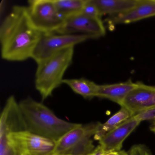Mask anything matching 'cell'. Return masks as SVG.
<instances>
[{
    "mask_svg": "<svg viewBox=\"0 0 155 155\" xmlns=\"http://www.w3.org/2000/svg\"><path fill=\"white\" fill-rule=\"evenodd\" d=\"M105 154L106 153L104 152L103 149L99 145L97 147H96L95 150L93 152V155H105Z\"/></svg>",
    "mask_w": 155,
    "mask_h": 155,
    "instance_id": "21",
    "label": "cell"
},
{
    "mask_svg": "<svg viewBox=\"0 0 155 155\" xmlns=\"http://www.w3.org/2000/svg\"><path fill=\"white\" fill-rule=\"evenodd\" d=\"M81 13L93 18H101L99 11L93 0H87L86 4Z\"/></svg>",
    "mask_w": 155,
    "mask_h": 155,
    "instance_id": "18",
    "label": "cell"
},
{
    "mask_svg": "<svg viewBox=\"0 0 155 155\" xmlns=\"http://www.w3.org/2000/svg\"><path fill=\"white\" fill-rule=\"evenodd\" d=\"M27 7L31 22L42 34L56 33L65 21L53 0H30Z\"/></svg>",
    "mask_w": 155,
    "mask_h": 155,
    "instance_id": "5",
    "label": "cell"
},
{
    "mask_svg": "<svg viewBox=\"0 0 155 155\" xmlns=\"http://www.w3.org/2000/svg\"><path fill=\"white\" fill-rule=\"evenodd\" d=\"M101 17L117 15L126 12L135 7L139 0H93Z\"/></svg>",
    "mask_w": 155,
    "mask_h": 155,
    "instance_id": "13",
    "label": "cell"
},
{
    "mask_svg": "<svg viewBox=\"0 0 155 155\" xmlns=\"http://www.w3.org/2000/svg\"><path fill=\"white\" fill-rule=\"evenodd\" d=\"M93 155V153H92V154H90V155Z\"/></svg>",
    "mask_w": 155,
    "mask_h": 155,
    "instance_id": "25",
    "label": "cell"
},
{
    "mask_svg": "<svg viewBox=\"0 0 155 155\" xmlns=\"http://www.w3.org/2000/svg\"><path fill=\"white\" fill-rule=\"evenodd\" d=\"M106 32L101 18L81 13L65 20L63 25L56 33L85 34L96 39L105 36Z\"/></svg>",
    "mask_w": 155,
    "mask_h": 155,
    "instance_id": "8",
    "label": "cell"
},
{
    "mask_svg": "<svg viewBox=\"0 0 155 155\" xmlns=\"http://www.w3.org/2000/svg\"><path fill=\"white\" fill-rule=\"evenodd\" d=\"M140 121L132 116L122 124L103 136L99 140V145L105 153L119 152L122 147L123 142L135 130Z\"/></svg>",
    "mask_w": 155,
    "mask_h": 155,
    "instance_id": "10",
    "label": "cell"
},
{
    "mask_svg": "<svg viewBox=\"0 0 155 155\" xmlns=\"http://www.w3.org/2000/svg\"><path fill=\"white\" fill-rule=\"evenodd\" d=\"M42 34L31 22L27 7L14 6L0 26L2 58L16 62L32 58Z\"/></svg>",
    "mask_w": 155,
    "mask_h": 155,
    "instance_id": "1",
    "label": "cell"
},
{
    "mask_svg": "<svg viewBox=\"0 0 155 155\" xmlns=\"http://www.w3.org/2000/svg\"><path fill=\"white\" fill-rule=\"evenodd\" d=\"M87 0H53L60 14L65 20L81 13Z\"/></svg>",
    "mask_w": 155,
    "mask_h": 155,
    "instance_id": "16",
    "label": "cell"
},
{
    "mask_svg": "<svg viewBox=\"0 0 155 155\" xmlns=\"http://www.w3.org/2000/svg\"><path fill=\"white\" fill-rule=\"evenodd\" d=\"M101 123L91 122L71 130L56 143L53 155H89L95 147L93 138Z\"/></svg>",
    "mask_w": 155,
    "mask_h": 155,
    "instance_id": "4",
    "label": "cell"
},
{
    "mask_svg": "<svg viewBox=\"0 0 155 155\" xmlns=\"http://www.w3.org/2000/svg\"><path fill=\"white\" fill-rule=\"evenodd\" d=\"M150 130L155 133V122L152 125L151 127H150Z\"/></svg>",
    "mask_w": 155,
    "mask_h": 155,
    "instance_id": "24",
    "label": "cell"
},
{
    "mask_svg": "<svg viewBox=\"0 0 155 155\" xmlns=\"http://www.w3.org/2000/svg\"><path fill=\"white\" fill-rule=\"evenodd\" d=\"M7 140L18 155H53L57 143L28 130L11 132Z\"/></svg>",
    "mask_w": 155,
    "mask_h": 155,
    "instance_id": "6",
    "label": "cell"
},
{
    "mask_svg": "<svg viewBox=\"0 0 155 155\" xmlns=\"http://www.w3.org/2000/svg\"><path fill=\"white\" fill-rule=\"evenodd\" d=\"M120 106L127 110L132 116L151 108L155 106V87L137 82Z\"/></svg>",
    "mask_w": 155,
    "mask_h": 155,
    "instance_id": "9",
    "label": "cell"
},
{
    "mask_svg": "<svg viewBox=\"0 0 155 155\" xmlns=\"http://www.w3.org/2000/svg\"><path fill=\"white\" fill-rule=\"evenodd\" d=\"M105 155H120L119 152H110L106 153Z\"/></svg>",
    "mask_w": 155,
    "mask_h": 155,
    "instance_id": "22",
    "label": "cell"
},
{
    "mask_svg": "<svg viewBox=\"0 0 155 155\" xmlns=\"http://www.w3.org/2000/svg\"><path fill=\"white\" fill-rule=\"evenodd\" d=\"M132 117L131 113L127 110L121 107L118 111L111 116L105 123H101L94 136V139L99 141L106 134Z\"/></svg>",
    "mask_w": 155,
    "mask_h": 155,
    "instance_id": "15",
    "label": "cell"
},
{
    "mask_svg": "<svg viewBox=\"0 0 155 155\" xmlns=\"http://www.w3.org/2000/svg\"><path fill=\"white\" fill-rule=\"evenodd\" d=\"M120 155H129L128 152H126L124 150H120Z\"/></svg>",
    "mask_w": 155,
    "mask_h": 155,
    "instance_id": "23",
    "label": "cell"
},
{
    "mask_svg": "<svg viewBox=\"0 0 155 155\" xmlns=\"http://www.w3.org/2000/svg\"><path fill=\"white\" fill-rule=\"evenodd\" d=\"M94 39L92 36L85 34H43L35 48L32 59L38 63L61 51L74 48L78 44Z\"/></svg>",
    "mask_w": 155,
    "mask_h": 155,
    "instance_id": "7",
    "label": "cell"
},
{
    "mask_svg": "<svg viewBox=\"0 0 155 155\" xmlns=\"http://www.w3.org/2000/svg\"><path fill=\"white\" fill-rule=\"evenodd\" d=\"M137 82L130 80L115 84L98 85L96 97L107 99L120 105L127 95L137 86Z\"/></svg>",
    "mask_w": 155,
    "mask_h": 155,
    "instance_id": "12",
    "label": "cell"
},
{
    "mask_svg": "<svg viewBox=\"0 0 155 155\" xmlns=\"http://www.w3.org/2000/svg\"><path fill=\"white\" fill-rule=\"evenodd\" d=\"M19 104L26 130L56 142L81 124L58 117L47 106L30 97L22 100Z\"/></svg>",
    "mask_w": 155,
    "mask_h": 155,
    "instance_id": "2",
    "label": "cell"
},
{
    "mask_svg": "<svg viewBox=\"0 0 155 155\" xmlns=\"http://www.w3.org/2000/svg\"><path fill=\"white\" fill-rule=\"evenodd\" d=\"M63 84L68 86L74 92L86 99L96 97L98 85L85 78L64 79Z\"/></svg>",
    "mask_w": 155,
    "mask_h": 155,
    "instance_id": "14",
    "label": "cell"
},
{
    "mask_svg": "<svg viewBox=\"0 0 155 155\" xmlns=\"http://www.w3.org/2000/svg\"><path fill=\"white\" fill-rule=\"evenodd\" d=\"M74 52V47L65 49L37 63L35 87L43 101L63 84L64 74L72 63Z\"/></svg>",
    "mask_w": 155,
    "mask_h": 155,
    "instance_id": "3",
    "label": "cell"
},
{
    "mask_svg": "<svg viewBox=\"0 0 155 155\" xmlns=\"http://www.w3.org/2000/svg\"><path fill=\"white\" fill-rule=\"evenodd\" d=\"M155 17V0H139L138 3L129 10L109 16L106 21L110 25L130 24L141 20Z\"/></svg>",
    "mask_w": 155,
    "mask_h": 155,
    "instance_id": "11",
    "label": "cell"
},
{
    "mask_svg": "<svg viewBox=\"0 0 155 155\" xmlns=\"http://www.w3.org/2000/svg\"><path fill=\"white\" fill-rule=\"evenodd\" d=\"M129 155H153L147 147L142 144H137L131 147Z\"/></svg>",
    "mask_w": 155,
    "mask_h": 155,
    "instance_id": "20",
    "label": "cell"
},
{
    "mask_svg": "<svg viewBox=\"0 0 155 155\" xmlns=\"http://www.w3.org/2000/svg\"><path fill=\"white\" fill-rule=\"evenodd\" d=\"M8 131L0 129V155H18L8 143Z\"/></svg>",
    "mask_w": 155,
    "mask_h": 155,
    "instance_id": "17",
    "label": "cell"
},
{
    "mask_svg": "<svg viewBox=\"0 0 155 155\" xmlns=\"http://www.w3.org/2000/svg\"><path fill=\"white\" fill-rule=\"evenodd\" d=\"M134 117L140 122L144 120H155V106L143 112L138 113Z\"/></svg>",
    "mask_w": 155,
    "mask_h": 155,
    "instance_id": "19",
    "label": "cell"
}]
</instances>
